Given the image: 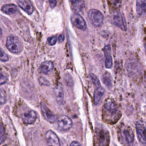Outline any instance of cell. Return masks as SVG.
<instances>
[{
    "label": "cell",
    "instance_id": "obj_1",
    "mask_svg": "<svg viewBox=\"0 0 146 146\" xmlns=\"http://www.w3.org/2000/svg\"><path fill=\"white\" fill-rule=\"evenodd\" d=\"M103 116L105 120L113 121L118 119L119 110L117 105L113 100L108 99L103 106Z\"/></svg>",
    "mask_w": 146,
    "mask_h": 146
},
{
    "label": "cell",
    "instance_id": "obj_2",
    "mask_svg": "<svg viewBox=\"0 0 146 146\" xmlns=\"http://www.w3.org/2000/svg\"><path fill=\"white\" fill-rule=\"evenodd\" d=\"M6 46L13 54H19L23 49V44L20 39L14 35H10L6 39Z\"/></svg>",
    "mask_w": 146,
    "mask_h": 146
},
{
    "label": "cell",
    "instance_id": "obj_3",
    "mask_svg": "<svg viewBox=\"0 0 146 146\" xmlns=\"http://www.w3.org/2000/svg\"><path fill=\"white\" fill-rule=\"evenodd\" d=\"M88 17L91 24L95 27H100L102 25L104 20V16L99 10L92 9L89 10Z\"/></svg>",
    "mask_w": 146,
    "mask_h": 146
},
{
    "label": "cell",
    "instance_id": "obj_4",
    "mask_svg": "<svg viewBox=\"0 0 146 146\" xmlns=\"http://www.w3.org/2000/svg\"><path fill=\"white\" fill-rule=\"evenodd\" d=\"M56 128L59 131H66L69 130L72 126V121L66 115H60L58 116L56 121Z\"/></svg>",
    "mask_w": 146,
    "mask_h": 146
},
{
    "label": "cell",
    "instance_id": "obj_5",
    "mask_svg": "<svg viewBox=\"0 0 146 146\" xmlns=\"http://www.w3.org/2000/svg\"><path fill=\"white\" fill-rule=\"evenodd\" d=\"M111 22L117 27L123 31L127 30V26L124 15L120 12H116L113 14L111 17Z\"/></svg>",
    "mask_w": 146,
    "mask_h": 146
},
{
    "label": "cell",
    "instance_id": "obj_6",
    "mask_svg": "<svg viewBox=\"0 0 146 146\" xmlns=\"http://www.w3.org/2000/svg\"><path fill=\"white\" fill-rule=\"evenodd\" d=\"M123 143L127 146H132L134 141V135L132 130L129 127H125L122 129L121 133Z\"/></svg>",
    "mask_w": 146,
    "mask_h": 146
},
{
    "label": "cell",
    "instance_id": "obj_7",
    "mask_svg": "<svg viewBox=\"0 0 146 146\" xmlns=\"http://www.w3.org/2000/svg\"><path fill=\"white\" fill-rule=\"evenodd\" d=\"M47 146H60V140L57 135L52 131L48 130L45 133Z\"/></svg>",
    "mask_w": 146,
    "mask_h": 146
},
{
    "label": "cell",
    "instance_id": "obj_8",
    "mask_svg": "<svg viewBox=\"0 0 146 146\" xmlns=\"http://www.w3.org/2000/svg\"><path fill=\"white\" fill-rule=\"evenodd\" d=\"M71 22L78 29L85 30L87 29V24L84 18L79 14L74 13L71 17Z\"/></svg>",
    "mask_w": 146,
    "mask_h": 146
},
{
    "label": "cell",
    "instance_id": "obj_9",
    "mask_svg": "<svg viewBox=\"0 0 146 146\" xmlns=\"http://www.w3.org/2000/svg\"><path fill=\"white\" fill-rule=\"evenodd\" d=\"M40 109L42 113L46 120L52 123L56 122L58 116L52 113V111L48 108V107H47V106L44 103H41Z\"/></svg>",
    "mask_w": 146,
    "mask_h": 146
},
{
    "label": "cell",
    "instance_id": "obj_10",
    "mask_svg": "<svg viewBox=\"0 0 146 146\" xmlns=\"http://www.w3.org/2000/svg\"><path fill=\"white\" fill-rule=\"evenodd\" d=\"M136 130L139 141L143 145L146 146V127L140 122H137Z\"/></svg>",
    "mask_w": 146,
    "mask_h": 146
},
{
    "label": "cell",
    "instance_id": "obj_11",
    "mask_svg": "<svg viewBox=\"0 0 146 146\" xmlns=\"http://www.w3.org/2000/svg\"><path fill=\"white\" fill-rule=\"evenodd\" d=\"M36 113L34 110H30L25 112L22 115V120L26 124H33L36 120Z\"/></svg>",
    "mask_w": 146,
    "mask_h": 146
},
{
    "label": "cell",
    "instance_id": "obj_12",
    "mask_svg": "<svg viewBox=\"0 0 146 146\" xmlns=\"http://www.w3.org/2000/svg\"><path fill=\"white\" fill-rule=\"evenodd\" d=\"M105 56V66L107 68H111L112 66V58L111 55V48L110 44L106 45L103 48Z\"/></svg>",
    "mask_w": 146,
    "mask_h": 146
},
{
    "label": "cell",
    "instance_id": "obj_13",
    "mask_svg": "<svg viewBox=\"0 0 146 146\" xmlns=\"http://www.w3.org/2000/svg\"><path fill=\"white\" fill-rule=\"evenodd\" d=\"M54 95L55 99L58 104L60 105H63L65 103L64 100V92L63 87L60 84L56 85L54 89Z\"/></svg>",
    "mask_w": 146,
    "mask_h": 146
},
{
    "label": "cell",
    "instance_id": "obj_14",
    "mask_svg": "<svg viewBox=\"0 0 146 146\" xmlns=\"http://www.w3.org/2000/svg\"><path fill=\"white\" fill-rule=\"evenodd\" d=\"M17 4L29 15H31L34 11V7L29 0H18Z\"/></svg>",
    "mask_w": 146,
    "mask_h": 146
},
{
    "label": "cell",
    "instance_id": "obj_15",
    "mask_svg": "<svg viewBox=\"0 0 146 146\" xmlns=\"http://www.w3.org/2000/svg\"><path fill=\"white\" fill-rule=\"evenodd\" d=\"M98 141L100 146H108L109 142L108 132L103 129H100L98 132Z\"/></svg>",
    "mask_w": 146,
    "mask_h": 146
},
{
    "label": "cell",
    "instance_id": "obj_16",
    "mask_svg": "<svg viewBox=\"0 0 146 146\" xmlns=\"http://www.w3.org/2000/svg\"><path fill=\"white\" fill-rule=\"evenodd\" d=\"M40 71L45 75H48L52 72L54 69V64L51 61L47 60L42 62L40 66Z\"/></svg>",
    "mask_w": 146,
    "mask_h": 146
},
{
    "label": "cell",
    "instance_id": "obj_17",
    "mask_svg": "<svg viewBox=\"0 0 146 146\" xmlns=\"http://www.w3.org/2000/svg\"><path fill=\"white\" fill-rule=\"evenodd\" d=\"M104 92L105 90L104 88L102 86H101V85L96 87V89L94 94V100L96 105L99 104L101 102L103 97Z\"/></svg>",
    "mask_w": 146,
    "mask_h": 146
},
{
    "label": "cell",
    "instance_id": "obj_18",
    "mask_svg": "<svg viewBox=\"0 0 146 146\" xmlns=\"http://www.w3.org/2000/svg\"><path fill=\"white\" fill-rule=\"evenodd\" d=\"M136 12L140 16L146 14V0H137Z\"/></svg>",
    "mask_w": 146,
    "mask_h": 146
},
{
    "label": "cell",
    "instance_id": "obj_19",
    "mask_svg": "<svg viewBox=\"0 0 146 146\" xmlns=\"http://www.w3.org/2000/svg\"><path fill=\"white\" fill-rule=\"evenodd\" d=\"M1 11L7 14H14L18 11V7L14 4H5L2 7Z\"/></svg>",
    "mask_w": 146,
    "mask_h": 146
},
{
    "label": "cell",
    "instance_id": "obj_20",
    "mask_svg": "<svg viewBox=\"0 0 146 146\" xmlns=\"http://www.w3.org/2000/svg\"><path fill=\"white\" fill-rule=\"evenodd\" d=\"M102 80L104 84L108 87V88H111L112 86V77L110 73L106 72L102 76Z\"/></svg>",
    "mask_w": 146,
    "mask_h": 146
},
{
    "label": "cell",
    "instance_id": "obj_21",
    "mask_svg": "<svg viewBox=\"0 0 146 146\" xmlns=\"http://www.w3.org/2000/svg\"><path fill=\"white\" fill-rule=\"evenodd\" d=\"M84 1L83 0H79L72 3V8L76 12L81 11L84 7Z\"/></svg>",
    "mask_w": 146,
    "mask_h": 146
},
{
    "label": "cell",
    "instance_id": "obj_22",
    "mask_svg": "<svg viewBox=\"0 0 146 146\" xmlns=\"http://www.w3.org/2000/svg\"><path fill=\"white\" fill-rule=\"evenodd\" d=\"M6 139V132L4 127L0 123V145L2 144Z\"/></svg>",
    "mask_w": 146,
    "mask_h": 146
},
{
    "label": "cell",
    "instance_id": "obj_23",
    "mask_svg": "<svg viewBox=\"0 0 146 146\" xmlns=\"http://www.w3.org/2000/svg\"><path fill=\"white\" fill-rule=\"evenodd\" d=\"M6 94L5 91L0 88V105L4 104L6 102Z\"/></svg>",
    "mask_w": 146,
    "mask_h": 146
},
{
    "label": "cell",
    "instance_id": "obj_24",
    "mask_svg": "<svg viewBox=\"0 0 146 146\" xmlns=\"http://www.w3.org/2000/svg\"><path fill=\"white\" fill-rule=\"evenodd\" d=\"M90 78L91 79L92 82L96 86V87L100 86V83L99 80L98 79V78H97V76L95 74H90Z\"/></svg>",
    "mask_w": 146,
    "mask_h": 146
},
{
    "label": "cell",
    "instance_id": "obj_25",
    "mask_svg": "<svg viewBox=\"0 0 146 146\" xmlns=\"http://www.w3.org/2000/svg\"><path fill=\"white\" fill-rule=\"evenodd\" d=\"M7 80V76L6 74L0 72V86L5 84Z\"/></svg>",
    "mask_w": 146,
    "mask_h": 146
},
{
    "label": "cell",
    "instance_id": "obj_26",
    "mask_svg": "<svg viewBox=\"0 0 146 146\" xmlns=\"http://www.w3.org/2000/svg\"><path fill=\"white\" fill-rule=\"evenodd\" d=\"M9 60L8 55L0 48V60L2 62H6Z\"/></svg>",
    "mask_w": 146,
    "mask_h": 146
},
{
    "label": "cell",
    "instance_id": "obj_27",
    "mask_svg": "<svg viewBox=\"0 0 146 146\" xmlns=\"http://www.w3.org/2000/svg\"><path fill=\"white\" fill-rule=\"evenodd\" d=\"M56 42H57V37L56 36H55V35L49 37L47 39V43L50 46L54 45L56 43Z\"/></svg>",
    "mask_w": 146,
    "mask_h": 146
},
{
    "label": "cell",
    "instance_id": "obj_28",
    "mask_svg": "<svg viewBox=\"0 0 146 146\" xmlns=\"http://www.w3.org/2000/svg\"><path fill=\"white\" fill-rule=\"evenodd\" d=\"M51 9L54 8L56 5V0H48Z\"/></svg>",
    "mask_w": 146,
    "mask_h": 146
},
{
    "label": "cell",
    "instance_id": "obj_29",
    "mask_svg": "<svg viewBox=\"0 0 146 146\" xmlns=\"http://www.w3.org/2000/svg\"><path fill=\"white\" fill-rule=\"evenodd\" d=\"M70 146H82L81 144L77 141H73L71 143Z\"/></svg>",
    "mask_w": 146,
    "mask_h": 146
},
{
    "label": "cell",
    "instance_id": "obj_30",
    "mask_svg": "<svg viewBox=\"0 0 146 146\" xmlns=\"http://www.w3.org/2000/svg\"><path fill=\"white\" fill-rule=\"evenodd\" d=\"M58 39L59 42H60V43L62 42L64 40V36L63 34H60L59 35V36L58 37Z\"/></svg>",
    "mask_w": 146,
    "mask_h": 146
},
{
    "label": "cell",
    "instance_id": "obj_31",
    "mask_svg": "<svg viewBox=\"0 0 146 146\" xmlns=\"http://www.w3.org/2000/svg\"><path fill=\"white\" fill-rule=\"evenodd\" d=\"M72 3H74V2H76V1H79V0H69Z\"/></svg>",
    "mask_w": 146,
    "mask_h": 146
},
{
    "label": "cell",
    "instance_id": "obj_32",
    "mask_svg": "<svg viewBox=\"0 0 146 146\" xmlns=\"http://www.w3.org/2000/svg\"><path fill=\"white\" fill-rule=\"evenodd\" d=\"M2 35V31L1 29L0 28V39H1V38Z\"/></svg>",
    "mask_w": 146,
    "mask_h": 146
},
{
    "label": "cell",
    "instance_id": "obj_33",
    "mask_svg": "<svg viewBox=\"0 0 146 146\" xmlns=\"http://www.w3.org/2000/svg\"><path fill=\"white\" fill-rule=\"evenodd\" d=\"M145 54H146V46H145Z\"/></svg>",
    "mask_w": 146,
    "mask_h": 146
}]
</instances>
